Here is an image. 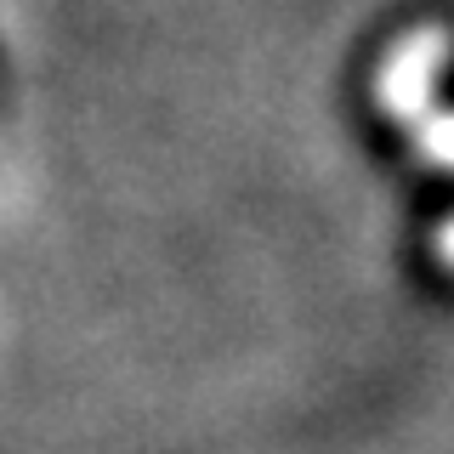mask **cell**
I'll return each instance as SVG.
<instances>
[{
	"label": "cell",
	"mask_w": 454,
	"mask_h": 454,
	"mask_svg": "<svg viewBox=\"0 0 454 454\" xmlns=\"http://www.w3.org/2000/svg\"><path fill=\"white\" fill-rule=\"evenodd\" d=\"M437 262L454 267V222H443V233H437Z\"/></svg>",
	"instance_id": "3"
},
{
	"label": "cell",
	"mask_w": 454,
	"mask_h": 454,
	"mask_svg": "<svg viewBox=\"0 0 454 454\" xmlns=\"http://www.w3.org/2000/svg\"><path fill=\"white\" fill-rule=\"evenodd\" d=\"M420 148H426V160L454 165V120H432V125H426V137H420Z\"/></svg>",
	"instance_id": "2"
},
{
	"label": "cell",
	"mask_w": 454,
	"mask_h": 454,
	"mask_svg": "<svg viewBox=\"0 0 454 454\" xmlns=\"http://www.w3.org/2000/svg\"><path fill=\"white\" fill-rule=\"evenodd\" d=\"M443 63V35H420L403 40L387 68H380V108L392 120H420L426 114V85H432V68Z\"/></svg>",
	"instance_id": "1"
}]
</instances>
